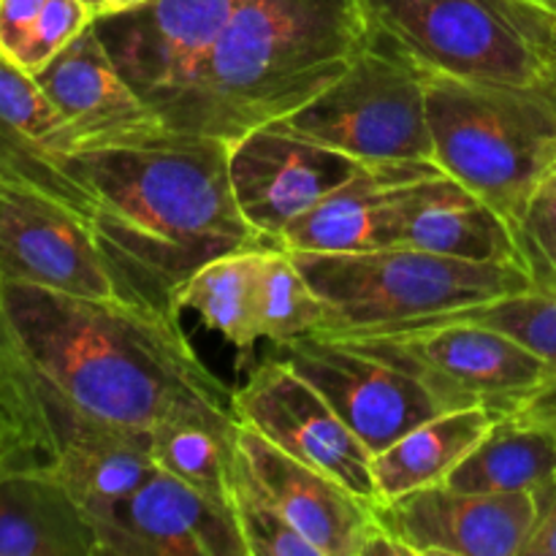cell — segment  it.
<instances>
[{
	"instance_id": "1",
	"label": "cell",
	"mask_w": 556,
	"mask_h": 556,
	"mask_svg": "<svg viewBox=\"0 0 556 556\" xmlns=\"http://www.w3.org/2000/svg\"><path fill=\"white\" fill-rule=\"evenodd\" d=\"M228 150L223 139L163 130L76 152L85 220L119 296L179 315V288L201 266L237 250L271 248L239 212Z\"/></svg>"
},
{
	"instance_id": "2",
	"label": "cell",
	"mask_w": 556,
	"mask_h": 556,
	"mask_svg": "<svg viewBox=\"0 0 556 556\" xmlns=\"http://www.w3.org/2000/svg\"><path fill=\"white\" fill-rule=\"evenodd\" d=\"M0 313L27 367L112 427L150 438L168 418L231 410L233 391L206 369L179 315L11 280L0 282Z\"/></svg>"
},
{
	"instance_id": "3",
	"label": "cell",
	"mask_w": 556,
	"mask_h": 556,
	"mask_svg": "<svg viewBox=\"0 0 556 556\" xmlns=\"http://www.w3.org/2000/svg\"><path fill=\"white\" fill-rule=\"evenodd\" d=\"M372 38L367 0H242L193 79L161 112L163 128L231 144L313 101Z\"/></svg>"
},
{
	"instance_id": "4",
	"label": "cell",
	"mask_w": 556,
	"mask_h": 556,
	"mask_svg": "<svg viewBox=\"0 0 556 556\" xmlns=\"http://www.w3.org/2000/svg\"><path fill=\"white\" fill-rule=\"evenodd\" d=\"M434 163L519 228L556 172V81L427 76Z\"/></svg>"
},
{
	"instance_id": "5",
	"label": "cell",
	"mask_w": 556,
	"mask_h": 556,
	"mask_svg": "<svg viewBox=\"0 0 556 556\" xmlns=\"http://www.w3.org/2000/svg\"><path fill=\"white\" fill-rule=\"evenodd\" d=\"M329 318L320 340L386 334L530 291L521 264H478L391 244L364 253H293Z\"/></svg>"
},
{
	"instance_id": "6",
	"label": "cell",
	"mask_w": 556,
	"mask_h": 556,
	"mask_svg": "<svg viewBox=\"0 0 556 556\" xmlns=\"http://www.w3.org/2000/svg\"><path fill=\"white\" fill-rule=\"evenodd\" d=\"M375 36L427 76L554 79L556 14L532 0H367Z\"/></svg>"
},
{
	"instance_id": "7",
	"label": "cell",
	"mask_w": 556,
	"mask_h": 556,
	"mask_svg": "<svg viewBox=\"0 0 556 556\" xmlns=\"http://www.w3.org/2000/svg\"><path fill=\"white\" fill-rule=\"evenodd\" d=\"M271 128L345 152L362 166L434 163L427 74L378 36L340 79Z\"/></svg>"
},
{
	"instance_id": "8",
	"label": "cell",
	"mask_w": 556,
	"mask_h": 556,
	"mask_svg": "<svg viewBox=\"0 0 556 556\" xmlns=\"http://www.w3.org/2000/svg\"><path fill=\"white\" fill-rule=\"evenodd\" d=\"M342 345L416 378L445 410L519 418L548 380V369L519 340L478 324H427L389 334L345 337Z\"/></svg>"
},
{
	"instance_id": "9",
	"label": "cell",
	"mask_w": 556,
	"mask_h": 556,
	"mask_svg": "<svg viewBox=\"0 0 556 556\" xmlns=\"http://www.w3.org/2000/svg\"><path fill=\"white\" fill-rule=\"evenodd\" d=\"M16 407L38 445V462L90 516L128 497L157 472L150 438L112 427L71 405L60 391L20 364Z\"/></svg>"
},
{
	"instance_id": "10",
	"label": "cell",
	"mask_w": 556,
	"mask_h": 556,
	"mask_svg": "<svg viewBox=\"0 0 556 556\" xmlns=\"http://www.w3.org/2000/svg\"><path fill=\"white\" fill-rule=\"evenodd\" d=\"M233 418L293 459L326 472L364 503L378 505L372 451L356 438L315 386L269 356L233 391Z\"/></svg>"
},
{
	"instance_id": "11",
	"label": "cell",
	"mask_w": 556,
	"mask_h": 556,
	"mask_svg": "<svg viewBox=\"0 0 556 556\" xmlns=\"http://www.w3.org/2000/svg\"><path fill=\"white\" fill-rule=\"evenodd\" d=\"M242 0H144L92 22L130 87L157 114L185 90Z\"/></svg>"
},
{
	"instance_id": "12",
	"label": "cell",
	"mask_w": 556,
	"mask_h": 556,
	"mask_svg": "<svg viewBox=\"0 0 556 556\" xmlns=\"http://www.w3.org/2000/svg\"><path fill=\"white\" fill-rule=\"evenodd\" d=\"M277 358L326 396L372 456L445 413L416 378L342 342L307 334L277 345Z\"/></svg>"
},
{
	"instance_id": "13",
	"label": "cell",
	"mask_w": 556,
	"mask_h": 556,
	"mask_svg": "<svg viewBox=\"0 0 556 556\" xmlns=\"http://www.w3.org/2000/svg\"><path fill=\"white\" fill-rule=\"evenodd\" d=\"M410 556H521L538 519L532 492H462L448 483L372 505Z\"/></svg>"
},
{
	"instance_id": "14",
	"label": "cell",
	"mask_w": 556,
	"mask_h": 556,
	"mask_svg": "<svg viewBox=\"0 0 556 556\" xmlns=\"http://www.w3.org/2000/svg\"><path fill=\"white\" fill-rule=\"evenodd\" d=\"M362 168L345 152L271 125L231 141L228 177L244 220L271 244Z\"/></svg>"
},
{
	"instance_id": "15",
	"label": "cell",
	"mask_w": 556,
	"mask_h": 556,
	"mask_svg": "<svg viewBox=\"0 0 556 556\" xmlns=\"http://www.w3.org/2000/svg\"><path fill=\"white\" fill-rule=\"evenodd\" d=\"M90 521L101 556H248L231 505L163 470Z\"/></svg>"
},
{
	"instance_id": "16",
	"label": "cell",
	"mask_w": 556,
	"mask_h": 556,
	"mask_svg": "<svg viewBox=\"0 0 556 556\" xmlns=\"http://www.w3.org/2000/svg\"><path fill=\"white\" fill-rule=\"evenodd\" d=\"M3 280L87 299L119 296L106 258L79 212L33 190L0 182Z\"/></svg>"
},
{
	"instance_id": "17",
	"label": "cell",
	"mask_w": 556,
	"mask_h": 556,
	"mask_svg": "<svg viewBox=\"0 0 556 556\" xmlns=\"http://www.w3.org/2000/svg\"><path fill=\"white\" fill-rule=\"evenodd\" d=\"M33 76L74 130L79 152L134 144L166 130L161 114L119 74L92 25Z\"/></svg>"
},
{
	"instance_id": "18",
	"label": "cell",
	"mask_w": 556,
	"mask_h": 556,
	"mask_svg": "<svg viewBox=\"0 0 556 556\" xmlns=\"http://www.w3.org/2000/svg\"><path fill=\"white\" fill-rule=\"evenodd\" d=\"M76 152L74 130L36 76L0 54V182L47 195L85 217Z\"/></svg>"
},
{
	"instance_id": "19",
	"label": "cell",
	"mask_w": 556,
	"mask_h": 556,
	"mask_svg": "<svg viewBox=\"0 0 556 556\" xmlns=\"http://www.w3.org/2000/svg\"><path fill=\"white\" fill-rule=\"evenodd\" d=\"M237 445L255 481L320 556H362L369 532L378 525L372 505L242 424Z\"/></svg>"
},
{
	"instance_id": "20",
	"label": "cell",
	"mask_w": 556,
	"mask_h": 556,
	"mask_svg": "<svg viewBox=\"0 0 556 556\" xmlns=\"http://www.w3.org/2000/svg\"><path fill=\"white\" fill-rule=\"evenodd\" d=\"M438 163L362 166L345 185L304 212L280 237L291 253H364L396 244V210L413 182L438 174Z\"/></svg>"
},
{
	"instance_id": "21",
	"label": "cell",
	"mask_w": 556,
	"mask_h": 556,
	"mask_svg": "<svg viewBox=\"0 0 556 556\" xmlns=\"http://www.w3.org/2000/svg\"><path fill=\"white\" fill-rule=\"evenodd\" d=\"M396 244L478 264H521L514 226L445 172L429 174L402 193Z\"/></svg>"
},
{
	"instance_id": "22",
	"label": "cell",
	"mask_w": 556,
	"mask_h": 556,
	"mask_svg": "<svg viewBox=\"0 0 556 556\" xmlns=\"http://www.w3.org/2000/svg\"><path fill=\"white\" fill-rule=\"evenodd\" d=\"M0 556H101L90 516L41 462L0 465Z\"/></svg>"
},
{
	"instance_id": "23",
	"label": "cell",
	"mask_w": 556,
	"mask_h": 556,
	"mask_svg": "<svg viewBox=\"0 0 556 556\" xmlns=\"http://www.w3.org/2000/svg\"><path fill=\"white\" fill-rule=\"evenodd\" d=\"M492 424L494 418L486 410L467 407L440 413L402 434L396 443L372 456L378 503L448 481L451 472L481 443Z\"/></svg>"
},
{
	"instance_id": "24",
	"label": "cell",
	"mask_w": 556,
	"mask_h": 556,
	"mask_svg": "<svg viewBox=\"0 0 556 556\" xmlns=\"http://www.w3.org/2000/svg\"><path fill=\"white\" fill-rule=\"evenodd\" d=\"M445 483L462 492H543L556 483V429L494 421Z\"/></svg>"
},
{
	"instance_id": "25",
	"label": "cell",
	"mask_w": 556,
	"mask_h": 556,
	"mask_svg": "<svg viewBox=\"0 0 556 556\" xmlns=\"http://www.w3.org/2000/svg\"><path fill=\"white\" fill-rule=\"evenodd\" d=\"M237 434L239 421L226 407L185 413L152 429L150 454L157 470L228 503L239 456Z\"/></svg>"
},
{
	"instance_id": "26",
	"label": "cell",
	"mask_w": 556,
	"mask_h": 556,
	"mask_svg": "<svg viewBox=\"0 0 556 556\" xmlns=\"http://www.w3.org/2000/svg\"><path fill=\"white\" fill-rule=\"evenodd\" d=\"M264 248L237 250L201 266L177 293V309H190L244 358L261 340L255 320V275Z\"/></svg>"
},
{
	"instance_id": "27",
	"label": "cell",
	"mask_w": 556,
	"mask_h": 556,
	"mask_svg": "<svg viewBox=\"0 0 556 556\" xmlns=\"http://www.w3.org/2000/svg\"><path fill=\"white\" fill-rule=\"evenodd\" d=\"M427 324H478L505 331L514 340H519L548 369L546 386L535 396V402L521 413L519 421L556 427V291L532 286L530 291L514 293V296L497 299V302L478 304V307H467L462 313H451L443 315V318L424 320V324L413 326ZM405 329H410V326H405Z\"/></svg>"
},
{
	"instance_id": "28",
	"label": "cell",
	"mask_w": 556,
	"mask_h": 556,
	"mask_svg": "<svg viewBox=\"0 0 556 556\" xmlns=\"http://www.w3.org/2000/svg\"><path fill=\"white\" fill-rule=\"evenodd\" d=\"M329 318V307L315 293L291 250L282 244L261 250L255 275V320L261 340L286 345L299 337L315 334Z\"/></svg>"
},
{
	"instance_id": "29",
	"label": "cell",
	"mask_w": 556,
	"mask_h": 556,
	"mask_svg": "<svg viewBox=\"0 0 556 556\" xmlns=\"http://www.w3.org/2000/svg\"><path fill=\"white\" fill-rule=\"evenodd\" d=\"M228 505H231L248 556H320L307 538L293 530L275 500L255 481L242 454L237 456V467H233Z\"/></svg>"
},
{
	"instance_id": "30",
	"label": "cell",
	"mask_w": 556,
	"mask_h": 556,
	"mask_svg": "<svg viewBox=\"0 0 556 556\" xmlns=\"http://www.w3.org/2000/svg\"><path fill=\"white\" fill-rule=\"evenodd\" d=\"M516 242L532 286L556 291V172L532 199L525 220L516 228Z\"/></svg>"
},
{
	"instance_id": "31",
	"label": "cell",
	"mask_w": 556,
	"mask_h": 556,
	"mask_svg": "<svg viewBox=\"0 0 556 556\" xmlns=\"http://www.w3.org/2000/svg\"><path fill=\"white\" fill-rule=\"evenodd\" d=\"M92 22H96V16H92V11L81 0H47L25 49H22L14 63L20 68L30 71V74H38L76 36H81Z\"/></svg>"
},
{
	"instance_id": "32",
	"label": "cell",
	"mask_w": 556,
	"mask_h": 556,
	"mask_svg": "<svg viewBox=\"0 0 556 556\" xmlns=\"http://www.w3.org/2000/svg\"><path fill=\"white\" fill-rule=\"evenodd\" d=\"M47 0H0V54L20 58Z\"/></svg>"
},
{
	"instance_id": "33",
	"label": "cell",
	"mask_w": 556,
	"mask_h": 556,
	"mask_svg": "<svg viewBox=\"0 0 556 556\" xmlns=\"http://www.w3.org/2000/svg\"><path fill=\"white\" fill-rule=\"evenodd\" d=\"M38 462V445L16 405L0 396V465Z\"/></svg>"
},
{
	"instance_id": "34",
	"label": "cell",
	"mask_w": 556,
	"mask_h": 556,
	"mask_svg": "<svg viewBox=\"0 0 556 556\" xmlns=\"http://www.w3.org/2000/svg\"><path fill=\"white\" fill-rule=\"evenodd\" d=\"M538 519L521 556H556V483L535 494Z\"/></svg>"
},
{
	"instance_id": "35",
	"label": "cell",
	"mask_w": 556,
	"mask_h": 556,
	"mask_svg": "<svg viewBox=\"0 0 556 556\" xmlns=\"http://www.w3.org/2000/svg\"><path fill=\"white\" fill-rule=\"evenodd\" d=\"M20 351L9 334L3 313H0V396L11 400L16 405V383H20ZM20 410V407H16Z\"/></svg>"
},
{
	"instance_id": "36",
	"label": "cell",
	"mask_w": 556,
	"mask_h": 556,
	"mask_svg": "<svg viewBox=\"0 0 556 556\" xmlns=\"http://www.w3.org/2000/svg\"><path fill=\"white\" fill-rule=\"evenodd\" d=\"M139 3H144V0H109L106 14H114V11H123V9H134V5H139Z\"/></svg>"
},
{
	"instance_id": "37",
	"label": "cell",
	"mask_w": 556,
	"mask_h": 556,
	"mask_svg": "<svg viewBox=\"0 0 556 556\" xmlns=\"http://www.w3.org/2000/svg\"><path fill=\"white\" fill-rule=\"evenodd\" d=\"M81 3L87 5V9L92 11V16H101V14H106V5H109V0H81Z\"/></svg>"
},
{
	"instance_id": "38",
	"label": "cell",
	"mask_w": 556,
	"mask_h": 556,
	"mask_svg": "<svg viewBox=\"0 0 556 556\" xmlns=\"http://www.w3.org/2000/svg\"><path fill=\"white\" fill-rule=\"evenodd\" d=\"M532 3L543 5L546 11H552V14H556V0H532Z\"/></svg>"
},
{
	"instance_id": "39",
	"label": "cell",
	"mask_w": 556,
	"mask_h": 556,
	"mask_svg": "<svg viewBox=\"0 0 556 556\" xmlns=\"http://www.w3.org/2000/svg\"><path fill=\"white\" fill-rule=\"evenodd\" d=\"M554 81H556V38H554Z\"/></svg>"
},
{
	"instance_id": "40",
	"label": "cell",
	"mask_w": 556,
	"mask_h": 556,
	"mask_svg": "<svg viewBox=\"0 0 556 556\" xmlns=\"http://www.w3.org/2000/svg\"><path fill=\"white\" fill-rule=\"evenodd\" d=\"M554 429H556V427H554Z\"/></svg>"
}]
</instances>
